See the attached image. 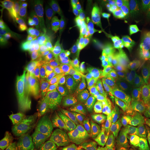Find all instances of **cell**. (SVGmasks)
Instances as JSON below:
<instances>
[{
    "instance_id": "cell-24",
    "label": "cell",
    "mask_w": 150,
    "mask_h": 150,
    "mask_svg": "<svg viewBox=\"0 0 150 150\" xmlns=\"http://www.w3.org/2000/svg\"><path fill=\"white\" fill-rule=\"evenodd\" d=\"M133 113L132 110V101L129 100L126 97H125L123 103L117 113L118 121L127 118Z\"/></svg>"
},
{
    "instance_id": "cell-9",
    "label": "cell",
    "mask_w": 150,
    "mask_h": 150,
    "mask_svg": "<svg viewBox=\"0 0 150 150\" xmlns=\"http://www.w3.org/2000/svg\"><path fill=\"white\" fill-rule=\"evenodd\" d=\"M59 31L60 35L64 38L69 46L70 52L72 57L81 62L79 40L69 22H64L61 26Z\"/></svg>"
},
{
    "instance_id": "cell-14",
    "label": "cell",
    "mask_w": 150,
    "mask_h": 150,
    "mask_svg": "<svg viewBox=\"0 0 150 150\" xmlns=\"http://www.w3.org/2000/svg\"><path fill=\"white\" fill-rule=\"evenodd\" d=\"M130 41L128 35H122L120 40V50L118 54V64L120 70H122L123 66L126 62L130 53Z\"/></svg>"
},
{
    "instance_id": "cell-19",
    "label": "cell",
    "mask_w": 150,
    "mask_h": 150,
    "mask_svg": "<svg viewBox=\"0 0 150 150\" xmlns=\"http://www.w3.org/2000/svg\"><path fill=\"white\" fill-rule=\"evenodd\" d=\"M90 90L94 94L96 100L101 101L103 102L105 100L107 94L103 88L100 75H97L95 80L93 81L91 84Z\"/></svg>"
},
{
    "instance_id": "cell-4",
    "label": "cell",
    "mask_w": 150,
    "mask_h": 150,
    "mask_svg": "<svg viewBox=\"0 0 150 150\" xmlns=\"http://www.w3.org/2000/svg\"><path fill=\"white\" fill-rule=\"evenodd\" d=\"M97 8L111 27H116L122 35H128L123 20L113 3L110 1H103Z\"/></svg>"
},
{
    "instance_id": "cell-35",
    "label": "cell",
    "mask_w": 150,
    "mask_h": 150,
    "mask_svg": "<svg viewBox=\"0 0 150 150\" xmlns=\"http://www.w3.org/2000/svg\"><path fill=\"white\" fill-rule=\"evenodd\" d=\"M6 72L14 80H16L17 78H18L22 75H25L23 69L21 67L18 66L11 67L10 69L6 71Z\"/></svg>"
},
{
    "instance_id": "cell-32",
    "label": "cell",
    "mask_w": 150,
    "mask_h": 150,
    "mask_svg": "<svg viewBox=\"0 0 150 150\" xmlns=\"http://www.w3.org/2000/svg\"><path fill=\"white\" fill-rule=\"evenodd\" d=\"M102 103V102L101 101L95 100L93 102L82 105L81 106L82 113L83 114V115L86 116L87 115L96 109L97 107H99Z\"/></svg>"
},
{
    "instance_id": "cell-2",
    "label": "cell",
    "mask_w": 150,
    "mask_h": 150,
    "mask_svg": "<svg viewBox=\"0 0 150 150\" xmlns=\"http://www.w3.org/2000/svg\"><path fill=\"white\" fill-rule=\"evenodd\" d=\"M3 6L2 12L7 17L13 18L18 27L27 41L35 32L28 17V2L20 0H10L1 3Z\"/></svg>"
},
{
    "instance_id": "cell-20",
    "label": "cell",
    "mask_w": 150,
    "mask_h": 150,
    "mask_svg": "<svg viewBox=\"0 0 150 150\" xmlns=\"http://www.w3.org/2000/svg\"><path fill=\"white\" fill-rule=\"evenodd\" d=\"M120 126L126 128H141L144 121L139 117V116L135 113H133L127 118L118 121Z\"/></svg>"
},
{
    "instance_id": "cell-21",
    "label": "cell",
    "mask_w": 150,
    "mask_h": 150,
    "mask_svg": "<svg viewBox=\"0 0 150 150\" xmlns=\"http://www.w3.org/2000/svg\"><path fill=\"white\" fill-rule=\"evenodd\" d=\"M107 113L108 112L106 108L102 103L96 109L87 115L85 117L87 120L92 123H97L102 120V119L105 118Z\"/></svg>"
},
{
    "instance_id": "cell-42",
    "label": "cell",
    "mask_w": 150,
    "mask_h": 150,
    "mask_svg": "<svg viewBox=\"0 0 150 150\" xmlns=\"http://www.w3.org/2000/svg\"><path fill=\"white\" fill-rule=\"evenodd\" d=\"M71 137V136L70 137H69V139H66L62 144L59 145V147H60V149H61V150H70Z\"/></svg>"
},
{
    "instance_id": "cell-44",
    "label": "cell",
    "mask_w": 150,
    "mask_h": 150,
    "mask_svg": "<svg viewBox=\"0 0 150 150\" xmlns=\"http://www.w3.org/2000/svg\"><path fill=\"white\" fill-rule=\"evenodd\" d=\"M10 48L8 43L6 42L5 41L3 38H1L0 41V51H5L6 50Z\"/></svg>"
},
{
    "instance_id": "cell-26",
    "label": "cell",
    "mask_w": 150,
    "mask_h": 150,
    "mask_svg": "<svg viewBox=\"0 0 150 150\" xmlns=\"http://www.w3.org/2000/svg\"><path fill=\"white\" fill-rule=\"evenodd\" d=\"M80 91L79 90L74 77L67 80L66 93L70 97V101L77 102L78 100Z\"/></svg>"
},
{
    "instance_id": "cell-16",
    "label": "cell",
    "mask_w": 150,
    "mask_h": 150,
    "mask_svg": "<svg viewBox=\"0 0 150 150\" xmlns=\"http://www.w3.org/2000/svg\"><path fill=\"white\" fill-rule=\"evenodd\" d=\"M61 83L50 82L43 86L42 90V96L43 99L48 102L57 101L59 94Z\"/></svg>"
},
{
    "instance_id": "cell-27",
    "label": "cell",
    "mask_w": 150,
    "mask_h": 150,
    "mask_svg": "<svg viewBox=\"0 0 150 150\" xmlns=\"http://www.w3.org/2000/svg\"><path fill=\"white\" fill-rule=\"evenodd\" d=\"M107 142L112 147L113 150L126 147L120 132L108 134Z\"/></svg>"
},
{
    "instance_id": "cell-17",
    "label": "cell",
    "mask_w": 150,
    "mask_h": 150,
    "mask_svg": "<svg viewBox=\"0 0 150 150\" xmlns=\"http://www.w3.org/2000/svg\"><path fill=\"white\" fill-rule=\"evenodd\" d=\"M28 17L35 32H38V23L41 14L40 2H28Z\"/></svg>"
},
{
    "instance_id": "cell-7",
    "label": "cell",
    "mask_w": 150,
    "mask_h": 150,
    "mask_svg": "<svg viewBox=\"0 0 150 150\" xmlns=\"http://www.w3.org/2000/svg\"><path fill=\"white\" fill-rule=\"evenodd\" d=\"M120 40L113 32H108L104 37L102 46L103 58L110 66L115 64L118 59Z\"/></svg>"
},
{
    "instance_id": "cell-1",
    "label": "cell",
    "mask_w": 150,
    "mask_h": 150,
    "mask_svg": "<svg viewBox=\"0 0 150 150\" xmlns=\"http://www.w3.org/2000/svg\"><path fill=\"white\" fill-rule=\"evenodd\" d=\"M86 4L83 1H70L68 5L69 23L79 40L81 62L85 66H92V56L87 36Z\"/></svg>"
},
{
    "instance_id": "cell-40",
    "label": "cell",
    "mask_w": 150,
    "mask_h": 150,
    "mask_svg": "<svg viewBox=\"0 0 150 150\" xmlns=\"http://www.w3.org/2000/svg\"><path fill=\"white\" fill-rule=\"evenodd\" d=\"M142 6L145 16L150 15V0L142 1Z\"/></svg>"
},
{
    "instance_id": "cell-31",
    "label": "cell",
    "mask_w": 150,
    "mask_h": 150,
    "mask_svg": "<svg viewBox=\"0 0 150 150\" xmlns=\"http://www.w3.org/2000/svg\"><path fill=\"white\" fill-rule=\"evenodd\" d=\"M74 75L71 71L64 72L60 70H57L56 71L54 75L53 81L54 82L61 83L64 81L69 80L70 79L74 77Z\"/></svg>"
},
{
    "instance_id": "cell-22",
    "label": "cell",
    "mask_w": 150,
    "mask_h": 150,
    "mask_svg": "<svg viewBox=\"0 0 150 150\" xmlns=\"http://www.w3.org/2000/svg\"><path fill=\"white\" fill-rule=\"evenodd\" d=\"M30 42L39 50H51L52 48L48 40L40 35L38 32H34L30 38Z\"/></svg>"
},
{
    "instance_id": "cell-39",
    "label": "cell",
    "mask_w": 150,
    "mask_h": 150,
    "mask_svg": "<svg viewBox=\"0 0 150 150\" xmlns=\"http://www.w3.org/2000/svg\"><path fill=\"white\" fill-rule=\"evenodd\" d=\"M141 129H142L145 134L150 138V117L144 121Z\"/></svg>"
},
{
    "instance_id": "cell-5",
    "label": "cell",
    "mask_w": 150,
    "mask_h": 150,
    "mask_svg": "<svg viewBox=\"0 0 150 150\" xmlns=\"http://www.w3.org/2000/svg\"><path fill=\"white\" fill-rule=\"evenodd\" d=\"M120 76L116 77L110 87L105 100L102 102L106 108L109 116L117 119V113L125 99L120 86Z\"/></svg>"
},
{
    "instance_id": "cell-6",
    "label": "cell",
    "mask_w": 150,
    "mask_h": 150,
    "mask_svg": "<svg viewBox=\"0 0 150 150\" xmlns=\"http://www.w3.org/2000/svg\"><path fill=\"white\" fill-rule=\"evenodd\" d=\"M85 118V116H81L72 120L62 121L54 129L50 134L51 141L61 145L66 139L70 137L75 132L81 121Z\"/></svg>"
},
{
    "instance_id": "cell-28",
    "label": "cell",
    "mask_w": 150,
    "mask_h": 150,
    "mask_svg": "<svg viewBox=\"0 0 150 150\" xmlns=\"http://www.w3.org/2000/svg\"><path fill=\"white\" fill-rule=\"evenodd\" d=\"M91 127L85 129L81 134L80 144V150H92Z\"/></svg>"
},
{
    "instance_id": "cell-29",
    "label": "cell",
    "mask_w": 150,
    "mask_h": 150,
    "mask_svg": "<svg viewBox=\"0 0 150 150\" xmlns=\"http://www.w3.org/2000/svg\"><path fill=\"white\" fill-rule=\"evenodd\" d=\"M96 100V97L92 92L89 90H86L84 91H80L79 92L77 103L81 106L82 105L89 103Z\"/></svg>"
},
{
    "instance_id": "cell-34",
    "label": "cell",
    "mask_w": 150,
    "mask_h": 150,
    "mask_svg": "<svg viewBox=\"0 0 150 150\" xmlns=\"http://www.w3.org/2000/svg\"><path fill=\"white\" fill-rule=\"evenodd\" d=\"M56 48L58 51L61 52H67L70 51L69 46L66 40L60 35L57 36L56 42Z\"/></svg>"
},
{
    "instance_id": "cell-8",
    "label": "cell",
    "mask_w": 150,
    "mask_h": 150,
    "mask_svg": "<svg viewBox=\"0 0 150 150\" xmlns=\"http://www.w3.org/2000/svg\"><path fill=\"white\" fill-rule=\"evenodd\" d=\"M17 66L21 67L23 70L25 75L28 76L38 77L42 75L40 70L38 68L23 62L14 51L12 52V55L10 59L0 57L1 70L6 72L10 69L11 67Z\"/></svg>"
},
{
    "instance_id": "cell-12",
    "label": "cell",
    "mask_w": 150,
    "mask_h": 150,
    "mask_svg": "<svg viewBox=\"0 0 150 150\" xmlns=\"http://www.w3.org/2000/svg\"><path fill=\"white\" fill-rule=\"evenodd\" d=\"M119 132L123 138L126 146L129 148L137 145L144 134L141 128L121 127Z\"/></svg>"
},
{
    "instance_id": "cell-47",
    "label": "cell",
    "mask_w": 150,
    "mask_h": 150,
    "mask_svg": "<svg viewBox=\"0 0 150 150\" xmlns=\"http://www.w3.org/2000/svg\"><path fill=\"white\" fill-rule=\"evenodd\" d=\"M52 141H49L47 142V146L45 148V149L44 150H51V144H52Z\"/></svg>"
},
{
    "instance_id": "cell-41",
    "label": "cell",
    "mask_w": 150,
    "mask_h": 150,
    "mask_svg": "<svg viewBox=\"0 0 150 150\" xmlns=\"http://www.w3.org/2000/svg\"><path fill=\"white\" fill-rule=\"evenodd\" d=\"M12 49L10 47L5 51H0V56L1 57L4 58V59H10L11 58V56L12 55V52H13Z\"/></svg>"
},
{
    "instance_id": "cell-50",
    "label": "cell",
    "mask_w": 150,
    "mask_h": 150,
    "mask_svg": "<svg viewBox=\"0 0 150 150\" xmlns=\"http://www.w3.org/2000/svg\"></svg>"
},
{
    "instance_id": "cell-15",
    "label": "cell",
    "mask_w": 150,
    "mask_h": 150,
    "mask_svg": "<svg viewBox=\"0 0 150 150\" xmlns=\"http://www.w3.org/2000/svg\"><path fill=\"white\" fill-rule=\"evenodd\" d=\"M63 121H67L78 116H84L81 112V108L77 102L70 101L65 104L62 108Z\"/></svg>"
},
{
    "instance_id": "cell-45",
    "label": "cell",
    "mask_w": 150,
    "mask_h": 150,
    "mask_svg": "<svg viewBox=\"0 0 150 150\" xmlns=\"http://www.w3.org/2000/svg\"><path fill=\"white\" fill-rule=\"evenodd\" d=\"M112 147L108 143L106 142L105 144L102 146L101 147H100L98 150H113Z\"/></svg>"
},
{
    "instance_id": "cell-36",
    "label": "cell",
    "mask_w": 150,
    "mask_h": 150,
    "mask_svg": "<svg viewBox=\"0 0 150 150\" xmlns=\"http://www.w3.org/2000/svg\"><path fill=\"white\" fill-rule=\"evenodd\" d=\"M40 10L41 13L54 16V13L55 11V7L54 5L43 4V3L40 2Z\"/></svg>"
},
{
    "instance_id": "cell-11",
    "label": "cell",
    "mask_w": 150,
    "mask_h": 150,
    "mask_svg": "<svg viewBox=\"0 0 150 150\" xmlns=\"http://www.w3.org/2000/svg\"><path fill=\"white\" fill-rule=\"evenodd\" d=\"M38 32L52 43L54 36V16L41 13L38 23Z\"/></svg>"
},
{
    "instance_id": "cell-18",
    "label": "cell",
    "mask_w": 150,
    "mask_h": 150,
    "mask_svg": "<svg viewBox=\"0 0 150 150\" xmlns=\"http://www.w3.org/2000/svg\"><path fill=\"white\" fill-rule=\"evenodd\" d=\"M92 150H98L107 141L108 134L92 126L91 127Z\"/></svg>"
},
{
    "instance_id": "cell-23",
    "label": "cell",
    "mask_w": 150,
    "mask_h": 150,
    "mask_svg": "<svg viewBox=\"0 0 150 150\" xmlns=\"http://www.w3.org/2000/svg\"><path fill=\"white\" fill-rule=\"evenodd\" d=\"M54 62L57 70L64 72H68L71 70V59L66 54L59 55L54 58Z\"/></svg>"
},
{
    "instance_id": "cell-3",
    "label": "cell",
    "mask_w": 150,
    "mask_h": 150,
    "mask_svg": "<svg viewBox=\"0 0 150 150\" xmlns=\"http://www.w3.org/2000/svg\"><path fill=\"white\" fill-rule=\"evenodd\" d=\"M92 43L91 47L93 57L100 59L101 56L102 42L104 37L111 27L107 23L101 14L97 11H92L90 15Z\"/></svg>"
},
{
    "instance_id": "cell-37",
    "label": "cell",
    "mask_w": 150,
    "mask_h": 150,
    "mask_svg": "<svg viewBox=\"0 0 150 150\" xmlns=\"http://www.w3.org/2000/svg\"><path fill=\"white\" fill-rule=\"evenodd\" d=\"M70 101V98L68 94L67 93H64L62 95H60L57 100V105L59 106V108H62V107H64L65 104H66L67 102Z\"/></svg>"
},
{
    "instance_id": "cell-33",
    "label": "cell",
    "mask_w": 150,
    "mask_h": 150,
    "mask_svg": "<svg viewBox=\"0 0 150 150\" xmlns=\"http://www.w3.org/2000/svg\"><path fill=\"white\" fill-rule=\"evenodd\" d=\"M38 57L42 62H47L54 59V54L51 50H38Z\"/></svg>"
},
{
    "instance_id": "cell-49",
    "label": "cell",
    "mask_w": 150,
    "mask_h": 150,
    "mask_svg": "<svg viewBox=\"0 0 150 150\" xmlns=\"http://www.w3.org/2000/svg\"><path fill=\"white\" fill-rule=\"evenodd\" d=\"M40 2L43 3H43H45L46 4H47V3H50L51 2V0H43V1H41Z\"/></svg>"
},
{
    "instance_id": "cell-43",
    "label": "cell",
    "mask_w": 150,
    "mask_h": 150,
    "mask_svg": "<svg viewBox=\"0 0 150 150\" xmlns=\"http://www.w3.org/2000/svg\"><path fill=\"white\" fill-rule=\"evenodd\" d=\"M141 105L140 103L137 101H132V110L133 112L137 113V112L141 109Z\"/></svg>"
},
{
    "instance_id": "cell-30",
    "label": "cell",
    "mask_w": 150,
    "mask_h": 150,
    "mask_svg": "<svg viewBox=\"0 0 150 150\" xmlns=\"http://www.w3.org/2000/svg\"><path fill=\"white\" fill-rule=\"evenodd\" d=\"M130 150H150V138L145 132L137 145L129 148Z\"/></svg>"
},
{
    "instance_id": "cell-25",
    "label": "cell",
    "mask_w": 150,
    "mask_h": 150,
    "mask_svg": "<svg viewBox=\"0 0 150 150\" xmlns=\"http://www.w3.org/2000/svg\"><path fill=\"white\" fill-rule=\"evenodd\" d=\"M15 86V82L9 75L3 70H0V87L1 91H8Z\"/></svg>"
},
{
    "instance_id": "cell-38",
    "label": "cell",
    "mask_w": 150,
    "mask_h": 150,
    "mask_svg": "<svg viewBox=\"0 0 150 150\" xmlns=\"http://www.w3.org/2000/svg\"><path fill=\"white\" fill-rule=\"evenodd\" d=\"M141 101L143 106L145 107H150V87L141 98Z\"/></svg>"
},
{
    "instance_id": "cell-13",
    "label": "cell",
    "mask_w": 150,
    "mask_h": 150,
    "mask_svg": "<svg viewBox=\"0 0 150 150\" xmlns=\"http://www.w3.org/2000/svg\"><path fill=\"white\" fill-rule=\"evenodd\" d=\"M93 127L106 134H111L118 132L121 129L117 118L106 116L100 121L93 124Z\"/></svg>"
},
{
    "instance_id": "cell-10",
    "label": "cell",
    "mask_w": 150,
    "mask_h": 150,
    "mask_svg": "<svg viewBox=\"0 0 150 150\" xmlns=\"http://www.w3.org/2000/svg\"><path fill=\"white\" fill-rule=\"evenodd\" d=\"M98 75L99 74L92 69V66L83 65L80 71L74 76L79 91L89 90Z\"/></svg>"
},
{
    "instance_id": "cell-48",
    "label": "cell",
    "mask_w": 150,
    "mask_h": 150,
    "mask_svg": "<svg viewBox=\"0 0 150 150\" xmlns=\"http://www.w3.org/2000/svg\"><path fill=\"white\" fill-rule=\"evenodd\" d=\"M113 150H130L129 148L128 147H122V148H120V149H115Z\"/></svg>"
},
{
    "instance_id": "cell-46",
    "label": "cell",
    "mask_w": 150,
    "mask_h": 150,
    "mask_svg": "<svg viewBox=\"0 0 150 150\" xmlns=\"http://www.w3.org/2000/svg\"><path fill=\"white\" fill-rule=\"evenodd\" d=\"M146 23L150 30V15H146Z\"/></svg>"
}]
</instances>
